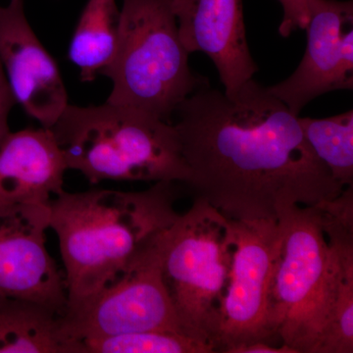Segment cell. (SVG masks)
<instances>
[{"label": "cell", "instance_id": "6da1fadb", "mask_svg": "<svg viewBox=\"0 0 353 353\" xmlns=\"http://www.w3.org/2000/svg\"><path fill=\"white\" fill-rule=\"evenodd\" d=\"M175 113L187 185L228 218L278 219L345 190L311 150L299 116L253 79L232 97L205 85Z\"/></svg>", "mask_w": 353, "mask_h": 353}, {"label": "cell", "instance_id": "7a4b0ae2", "mask_svg": "<svg viewBox=\"0 0 353 353\" xmlns=\"http://www.w3.org/2000/svg\"><path fill=\"white\" fill-rule=\"evenodd\" d=\"M278 223L274 331L294 353H323L339 299L353 292V212L294 205Z\"/></svg>", "mask_w": 353, "mask_h": 353}, {"label": "cell", "instance_id": "3957f363", "mask_svg": "<svg viewBox=\"0 0 353 353\" xmlns=\"http://www.w3.org/2000/svg\"><path fill=\"white\" fill-rule=\"evenodd\" d=\"M176 185L154 183L141 192L64 190L51 201L50 229L65 267V311L119 277L170 226L179 215Z\"/></svg>", "mask_w": 353, "mask_h": 353}, {"label": "cell", "instance_id": "277c9868", "mask_svg": "<svg viewBox=\"0 0 353 353\" xmlns=\"http://www.w3.org/2000/svg\"><path fill=\"white\" fill-rule=\"evenodd\" d=\"M51 131L68 169L92 185L189 182L175 126L152 114L108 101L88 108L69 104Z\"/></svg>", "mask_w": 353, "mask_h": 353}, {"label": "cell", "instance_id": "5b68a950", "mask_svg": "<svg viewBox=\"0 0 353 353\" xmlns=\"http://www.w3.org/2000/svg\"><path fill=\"white\" fill-rule=\"evenodd\" d=\"M171 0H123L119 43L106 77L108 102L171 122L188 97L209 85L189 65Z\"/></svg>", "mask_w": 353, "mask_h": 353}, {"label": "cell", "instance_id": "8992f818", "mask_svg": "<svg viewBox=\"0 0 353 353\" xmlns=\"http://www.w3.org/2000/svg\"><path fill=\"white\" fill-rule=\"evenodd\" d=\"M162 274L183 333L216 350L229 280V220L201 197L160 234Z\"/></svg>", "mask_w": 353, "mask_h": 353}, {"label": "cell", "instance_id": "52a82bcc", "mask_svg": "<svg viewBox=\"0 0 353 353\" xmlns=\"http://www.w3.org/2000/svg\"><path fill=\"white\" fill-rule=\"evenodd\" d=\"M228 220L231 268L220 307L216 350L233 353L259 341L276 345L271 311L281 240L278 219Z\"/></svg>", "mask_w": 353, "mask_h": 353}, {"label": "cell", "instance_id": "ba28073f", "mask_svg": "<svg viewBox=\"0 0 353 353\" xmlns=\"http://www.w3.org/2000/svg\"><path fill=\"white\" fill-rule=\"evenodd\" d=\"M160 234L119 277L60 316L65 353L69 343L83 339L152 330L183 333L163 280Z\"/></svg>", "mask_w": 353, "mask_h": 353}, {"label": "cell", "instance_id": "9c48e42d", "mask_svg": "<svg viewBox=\"0 0 353 353\" xmlns=\"http://www.w3.org/2000/svg\"><path fill=\"white\" fill-rule=\"evenodd\" d=\"M50 204L0 208V301H31L63 315L65 277L46 250Z\"/></svg>", "mask_w": 353, "mask_h": 353}, {"label": "cell", "instance_id": "30bf717a", "mask_svg": "<svg viewBox=\"0 0 353 353\" xmlns=\"http://www.w3.org/2000/svg\"><path fill=\"white\" fill-rule=\"evenodd\" d=\"M307 48L287 80L268 88L294 115L320 95L353 88V4L308 0Z\"/></svg>", "mask_w": 353, "mask_h": 353}, {"label": "cell", "instance_id": "8fae6325", "mask_svg": "<svg viewBox=\"0 0 353 353\" xmlns=\"http://www.w3.org/2000/svg\"><path fill=\"white\" fill-rule=\"evenodd\" d=\"M0 64L16 104L41 127L54 126L68 94L57 62L32 31L24 0L0 6Z\"/></svg>", "mask_w": 353, "mask_h": 353}, {"label": "cell", "instance_id": "7c38bea8", "mask_svg": "<svg viewBox=\"0 0 353 353\" xmlns=\"http://www.w3.org/2000/svg\"><path fill=\"white\" fill-rule=\"evenodd\" d=\"M188 52L212 60L224 94L232 97L259 71L248 48L243 0H171Z\"/></svg>", "mask_w": 353, "mask_h": 353}, {"label": "cell", "instance_id": "4fadbf2b", "mask_svg": "<svg viewBox=\"0 0 353 353\" xmlns=\"http://www.w3.org/2000/svg\"><path fill=\"white\" fill-rule=\"evenodd\" d=\"M66 161L51 129L9 132L0 143V208L48 205L64 192Z\"/></svg>", "mask_w": 353, "mask_h": 353}, {"label": "cell", "instance_id": "5bb4252c", "mask_svg": "<svg viewBox=\"0 0 353 353\" xmlns=\"http://www.w3.org/2000/svg\"><path fill=\"white\" fill-rule=\"evenodd\" d=\"M120 11L116 0H88L77 23L68 58L83 83L106 76L119 43Z\"/></svg>", "mask_w": 353, "mask_h": 353}, {"label": "cell", "instance_id": "9a60e30c", "mask_svg": "<svg viewBox=\"0 0 353 353\" xmlns=\"http://www.w3.org/2000/svg\"><path fill=\"white\" fill-rule=\"evenodd\" d=\"M0 353H65L60 316L31 301H0Z\"/></svg>", "mask_w": 353, "mask_h": 353}, {"label": "cell", "instance_id": "2e32d148", "mask_svg": "<svg viewBox=\"0 0 353 353\" xmlns=\"http://www.w3.org/2000/svg\"><path fill=\"white\" fill-rule=\"evenodd\" d=\"M304 138L341 187L353 185V111L324 119L299 118Z\"/></svg>", "mask_w": 353, "mask_h": 353}, {"label": "cell", "instance_id": "e0dca14e", "mask_svg": "<svg viewBox=\"0 0 353 353\" xmlns=\"http://www.w3.org/2000/svg\"><path fill=\"white\" fill-rule=\"evenodd\" d=\"M214 347L182 332L152 330L83 339L69 343L67 353H211Z\"/></svg>", "mask_w": 353, "mask_h": 353}, {"label": "cell", "instance_id": "ac0fdd59", "mask_svg": "<svg viewBox=\"0 0 353 353\" xmlns=\"http://www.w3.org/2000/svg\"><path fill=\"white\" fill-rule=\"evenodd\" d=\"M284 10V17L279 32L284 38L299 30H305L309 21L308 0H279Z\"/></svg>", "mask_w": 353, "mask_h": 353}, {"label": "cell", "instance_id": "d6986e66", "mask_svg": "<svg viewBox=\"0 0 353 353\" xmlns=\"http://www.w3.org/2000/svg\"><path fill=\"white\" fill-rule=\"evenodd\" d=\"M16 101L9 87L3 68L0 64V143L10 132L8 118Z\"/></svg>", "mask_w": 353, "mask_h": 353}, {"label": "cell", "instance_id": "ffe728a7", "mask_svg": "<svg viewBox=\"0 0 353 353\" xmlns=\"http://www.w3.org/2000/svg\"><path fill=\"white\" fill-rule=\"evenodd\" d=\"M233 353H294L285 345H275L268 343H253L236 348Z\"/></svg>", "mask_w": 353, "mask_h": 353}]
</instances>
